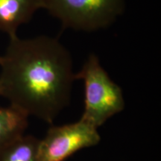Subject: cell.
Listing matches in <instances>:
<instances>
[{"mask_svg": "<svg viewBox=\"0 0 161 161\" xmlns=\"http://www.w3.org/2000/svg\"><path fill=\"white\" fill-rule=\"evenodd\" d=\"M28 126V116L10 106L0 108V150L23 135Z\"/></svg>", "mask_w": 161, "mask_h": 161, "instance_id": "6", "label": "cell"}, {"mask_svg": "<svg viewBox=\"0 0 161 161\" xmlns=\"http://www.w3.org/2000/svg\"><path fill=\"white\" fill-rule=\"evenodd\" d=\"M42 0H0V31L17 35L20 25L28 23L38 10Z\"/></svg>", "mask_w": 161, "mask_h": 161, "instance_id": "5", "label": "cell"}, {"mask_svg": "<svg viewBox=\"0 0 161 161\" xmlns=\"http://www.w3.org/2000/svg\"><path fill=\"white\" fill-rule=\"evenodd\" d=\"M40 140L21 136L0 150V161H37Z\"/></svg>", "mask_w": 161, "mask_h": 161, "instance_id": "7", "label": "cell"}, {"mask_svg": "<svg viewBox=\"0 0 161 161\" xmlns=\"http://www.w3.org/2000/svg\"><path fill=\"white\" fill-rule=\"evenodd\" d=\"M98 128L80 118L75 123L52 126L40 140L37 161H64L74 153L98 144Z\"/></svg>", "mask_w": 161, "mask_h": 161, "instance_id": "4", "label": "cell"}, {"mask_svg": "<svg viewBox=\"0 0 161 161\" xmlns=\"http://www.w3.org/2000/svg\"><path fill=\"white\" fill-rule=\"evenodd\" d=\"M0 66L1 96L28 116L52 123L69 104L75 73L69 50L56 38L10 37Z\"/></svg>", "mask_w": 161, "mask_h": 161, "instance_id": "1", "label": "cell"}, {"mask_svg": "<svg viewBox=\"0 0 161 161\" xmlns=\"http://www.w3.org/2000/svg\"><path fill=\"white\" fill-rule=\"evenodd\" d=\"M0 96H1V91H0Z\"/></svg>", "mask_w": 161, "mask_h": 161, "instance_id": "8", "label": "cell"}, {"mask_svg": "<svg viewBox=\"0 0 161 161\" xmlns=\"http://www.w3.org/2000/svg\"><path fill=\"white\" fill-rule=\"evenodd\" d=\"M75 79L84 84V111L81 118L98 128L108 119L123 110L125 99L121 87L113 80L95 54H90Z\"/></svg>", "mask_w": 161, "mask_h": 161, "instance_id": "2", "label": "cell"}, {"mask_svg": "<svg viewBox=\"0 0 161 161\" xmlns=\"http://www.w3.org/2000/svg\"><path fill=\"white\" fill-rule=\"evenodd\" d=\"M125 0H42V9L58 19L64 29L92 32L115 23Z\"/></svg>", "mask_w": 161, "mask_h": 161, "instance_id": "3", "label": "cell"}]
</instances>
